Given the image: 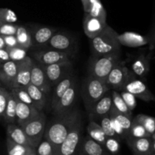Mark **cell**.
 I'll use <instances>...</instances> for the list:
<instances>
[{
  "label": "cell",
  "mask_w": 155,
  "mask_h": 155,
  "mask_svg": "<svg viewBox=\"0 0 155 155\" xmlns=\"http://www.w3.org/2000/svg\"><path fill=\"white\" fill-rule=\"evenodd\" d=\"M80 115L81 114L77 109H72L64 113L56 115L55 118L45 126L43 138L51 143L55 155H58L61 144L64 141Z\"/></svg>",
  "instance_id": "cell-1"
},
{
  "label": "cell",
  "mask_w": 155,
  "mask_h": 155,
  "mask_svg": "<svg viewBox=\"0 0 155 155\" xmlns=\"http://www.w3.org/2000/svg\"><path fill=\"white\" fill-rule=\"evenodd\" d=\"M118 33L110 26L92 39V49L94 56H101L120 53V44L117 40Z\"/></svg>",
  "instance_id": "cell-2"
},
{
  "label": "cell",
  "mask_w": 155,
  "mask_h": 155,
  "mask_svg": "<svg viewBox=\"0 0 155 155\" xmlns=\"http://www.w3.org/2000/svg\"><path fill=\"white\" fill-rule=\"evenodd\" d=\"M108 91L110 89L104 81L89 74L86 77L82 88V97L88 112L91 110L93 105Z\"/></svg>",
  "instance_id": "cell-3"
},
{
  "label": "cell",
  "mask_w": 155,
  "mask_h": 155,
  "mask_svg": "<svg viewBox=\"0 0 155 155\" xmlns=\"http://www.w3.org/2000/svg\"><path fill=\"white\" fill-rule=\"evenodd\" d=\"M120 62V53L94 56L89 65V74L104 81L110 71Z\"/></svg>",
  "instance_id": "cell-4"
},
{
  "label": "cell",
  "mask_w": 155,
  "mask_h": 155,
  "mask_svg": "<svg viewBox=\"0 0 155 155\" xmlns=\"http://www.w3.org/2000/svg\"><path fill=\"white\" fill-rule=\"evenodd\" d=\"M45 126L46 118L42 112L21 126L30 141V145L34 150L43 138Z\"/></svg>",
  "instance_id": "cell-5"
},
{
  "label": "cell",
  "mask_w": 155,
  "mask_h": 155,
  "mask_svg": "<svg viewBox=\"0 0 155 155\" xmlns=\"http://www.w3.org/2000/svg\"><path fill=\"white\" fill-rule=\"evenodd\" d=\"M83 138V120L80 115L75 125L61 144L58 155H78L80 141Z\"/></svg>",
  "instance_id": "cell-6"
},
{
  "label": "cell",
  "mask_w": 155,
  "mask_h": 155,
  "mask_svg": "<svg viewBox=\"0 0 155 155\" xmlns=\"http://www.w3.org/2000/svg\"><path fill=\"white\" fill-rule=\"evenodd\" d=\"M133 72L127 67L120 62L108 74L105 79V83L110 90L121 91L124 85L131 77Z\"/></svg>",
  "instance_id": "cell-7"
},
{
  "label": "cell",
  "mask_w": 155,
  "mask_h": 155,
  "mask_svg": "<svg viewBox=\"0 0 155 155\" xmlns=\"http://www.w3.org/2000/svg\"><path fill=\"white\" fill-rule=\"evenodd\" d=\"M122 91H127L140 100L145 102L154 101L155 97L145 82L137 78L134 74L128 79L122 88Z\"/></svg>",
  "instance_id": "cell-8"
},
{
  "label": "cell",
  "mask_w": 155,
  "mask_h": 155,
  "mask_svg": "<svg viewBox=\"0 0 155 155\" xmlns=\"http://www.w3.org/2000/svg\"><path fill=\"white\" fill-rule=\"evenodd\" d=\"M42 66L51 88H54L60 81L73 72V64L71 60Z\"/></svg>",
  "instance_id": "cell-9"
},
{
  "label": "cell",
  "mask_w": 155,
  "mask_h": 155,
  "mask_svg": "<svg viewBox=\"0 0 155 155\" xmlns=\"http://www.w3.org/2000/svg\"><path fill=\"white\" fill-rule=\"evenodd\" d=\"M33 59L40 65H49L71 60V54L54 50H42L32 53Z\"/></svg>",
  "instance_id": "cell-10"
},
{
  "label": "cell",
  "mask_w": 155,
  "mask_h": 155,
  "mask_svg": "<svg viewBox=\"0 0 155 155\" xmlns=\"http://www.w3.org/2000/svg\"><path fill=\"white\" fill-rule=\"evenodd\" d=\"M74 46V40L72 36L62 32L54 33L46 44L43 50H54L64 52L71 55V51Z\"/></svg>",
  "instance_id": "cell-11"
},
{
  "label": "cell",
  "mask_w": 155,
  "mask_h": 155,
  "mask_svg": "<svg viewBox=\"0 0 155 155\" xmlns=\"http://www.w3.org/2000/svg\"><path fill=\"white\" fill-rule=\"evenodd\" d=\"M33 62V59L27 56L22 61L18 62V71L11 89L16 88H26L27 85L30 84V72Z\"/></svg>",
  "instance_id": "cell-12"
},
{
  "label": "cell",
  "mask_w": 155,
  "mask_h": 155,
  "mask_svg": "<svg viewBox=\"0 0 155 155\" xmlns=\"http://www.w3.org/2000/svg\"><path fill=\"white\" fill-rule=\"evenodd\" d=\"M126 140L134 155H147L155 152V140L151 137H127Z\"/></svg>",
  "instance_id": "cell-13"
},
{
  "label": "cell",
  "mask_w": 155,
  "mask_h": 155,
  "mask_svg": "<svg viewBox=\"0 0 155 155\" xmlns=\"http://www.w3.org/2000/svg\"><path fill=\"white\" fill-rule=\"evenodd\" d=\"M33 86L43 92L45 95L48 94L51 90L49 81L47 78L43 66L38 62H33L30 72V83Z\"/></svg>",
  "instance_id": "cell-14"
},
{
  "label": "cell",
  "mask_w": 155,
  "mask_h": 155,
  "mask_svg": "<svg viewBox=\"0 0 155 155\" xmlns=\"http://www.w3.org/2000/svg\"><path fill=\"white\" fill-rule=\"evenodd\" d=\"M77 94V80L73 82L70 88L64 92V94L61 97L58 103L52 109L56 115L64 113L68 111L73 109L75 99Z\"/></svg>",
  "instance_id": "cell-15"
},
{
  "label": "cell",
  "mask_w": 155,
  "mask_h": 155,
  "mask_svg": "<svg viewBox=\"0 0 155 155\" xmlns=\"http://www.w3.org/2000/svg\"><path fill=\"white\" fill-rule=\"evenodd\" d=\"M107 25V20L91 16L89 14L85 13L83 30L86 36L91 40L99 34Z\"/></svg>",
  "instance_id": "cell-16"
},
{
  "label": "cell",
  "mask_w": 155,
  "mask_h": 155,
  "mask_svg": "<svg viewBox=\"0 0 155 155\" xmlns=\"http://www.w3.org/2000/svg\"><path fill=\"white\" fill-rule=\"evenodd\" d=\"M31 36L32 46L43 47L48 43L50 38L56 33V29L47 26H38L29 29Z\"/></svg>",
  "instance_id": "cell-17"
},
{
  "label": "cell",
  "mask_w": 155,
  "mask_h": 155,
  "mask_svg": "<svg viewBox=\"0 0 155 155\" xmlns=\"http://www.w3.org/2000/svg\"><path fill=\"white\" fill-rule=\"evenodd\" d=\"M112 106L111 91H108L101 99L98 100L89 112V120H95L109 113Z\"/></svg>",
  "instance_id": "cell-18"
},
{
  "label": "cell",
  "mask_w": 155,
  "mask_h": 155,
  "mask_svg": "<svg viewBox=\"0 0 155 155\" xmlns=\"http://www.w3.org/2000/svg\"><path fill=\"white\" fill-rule=\"evenodd\" d=\"M78 155H110L104 147L88 136H83L79 147Z\"/></svg>",
  "instance_id": "cell-19"
},
{
  "label": "cell",
  "mask_w": 155,
  "mask_h": 155,
  "mask_svg": "<svg viewBox=\"0 0 155 155\" xmlns=\"http://www.w3.org/2000/svg\"><path fill=\"white\" fill-rule=\"evenodd\" d=\"M18 71V62L13 61L0 63V82L8 88H12V83Z\"/></svg>",
  "instance_id": "cell-20"
},
{
  "label": "cell",
  "mask_w": 155,
  "mask_h": 155,
  "mask_svg": "<svg viewBox=\"0 0 155 155\" xmlns=\"http://www.w3.org/2000/svg\"><path fill=\"white\" fill-rule=\"evenodd\" d=\"M117 40L120 45L131 48L143 46L148 44L146 36L135 32H124L117 35Z\"/></svg>",
  "instance_id": "cell-21"
},
{
  "label": "cell",
  "mask_w": 155,
  "mask_h": 155,
  "mask_svg": "<svg viewBox=\"0 0 155 155\" xmlns=\"http://www.w3.org/2000/svg\"><path fill=\"white\" fill-rule=\"evenodd\" d=\"M152 52L148 54H141L135 59L131 65L132 72L136 77L145 78L150 71V62H151Z\"/></svg>",
  "instance_id": "cell-22"
},
{
  "label": "cell",
  "mask_w": 155,
  "mask_h": 155,
  "mask_svg": "<svg viewBox=\"0 0 155 155\" xmlns=\"http://www.w3.org/2000/svg\"><path fill=\"white\" fill-rule=\"evenodd\" d=\"M39 112H40L33 106L25 104L16 100V124L18 126H21L24 123L34 118Z\"/></svg>",
  "instance_id": "cell-23"
},
{
  "label": "cell",
  "mask_w": 155,
  "mask_h": 155,
  "mask_svg": "<svg viewBox=\"0 0 155 155\" xmlns=\"http://www.w3.org/2000/svg\"><path fill=\"white\" fill-rule=\"evenodd\" d=\"M6 132H7V138L12 140L13 142L32 147L27 135L20 126L17 124H8Z\"/></svg>",
  "instance_id": "cell-24"
},
{
  "label": "cell",
  "mask_w": 155,
  "mask_h": 155,
  "mask_svg": "<svg viewBox=\"0 0 155 155\" xmlns=\"http://www.w3.org/2000/svg\"><path fill=\"white\" fill-rule=\"evenodd\" d=\"M74 81H76V78L72 72L70 74H68V76H66L64 78L62 79L61 81H60L54 87V91H53L51 102V108H54V106H55L56 103H58V101L59 99L61 98V96L64 94L65 91L70 88V86L72 84L73 82H74Z\"/></svg>",
  "instance_id": "cell-25"
},
{
  "label": "cell",
  "mask_w": 155,
  "mask_h": 155,
  "mask_svg": "<svg viewBox=\"0 0 155 155\" xmlns=\"http://www.w3.org/2000/svg\"><path fill=\"white\" fill-rule=\"evenodd\" d=\"M25 88L31 98L34 107L38 111L42 112L46 103V95L31 84L27 85Z\"/></svg>",
  "instance_id": "cell-26"
},
{
  "label": "cell",
  "mask_w": 155,
  "mask_h": 155,
  "mask_svg": "<svg viewBox=\"0 0 155 155\" xmlns=\"http://www.w3.org/2000/svg\"><path fill=\"white\" fill-rule=\"evenodd\" d=\"M86 130H87L88 136L90 137L92 139L98 142V144L101 145L104 144L107 136L102 131L100 125L97 123L95 120H89Z\"/></svg>",
  "instance_id": "cell-27"
},
{
  "label": "cell",
  "mask_w": 155,
  "mask_h": 155,
  "mask_svg": "<svg viewBox=\"0 0 155 155\" xmlns=\"http://www.w3.org/2000/svg\"><path fill=\"white\" fill-rule=\"evenodd\" d=\"M17 42H18V46L21 47L23 49L28 50L29 49L32 47L31 42V36L29 29L22 25H18L16 33Z\"/></svg>",
  "instance_id": "cell-28"
},
{
  "label": "cell",
  "mask_w": 155,
  "mask_h": 155,
  "mask_svg": "<svg viewBox=\"0 0 155 155\" xmlns=\"http://www.w3.org/2000/svg\"><path fill=\"white\" fill-rule=\"evenodd\" d=\"M8 155H29L35 153V150L30 147L21 145L13 142L9 138H6Z\"/></svg>",
  "instance_id": "cell-29"
},
{
  "label": "cell",
  "mask_w": 155,
  "mask_h": 155,
  "mask_svg": "<svg viewBox=\"0 0 155 155\" xmlns=\"http://www.w3.org/2000/svg\"><path fill=\"white\" fill-rule=\"evenodd\" d=\"M111 97H112V106L115 108L117 111L121 113L124 114L127 116L132 118L133 116V111L130 110L124 101L123 98L121 97L119 91L111 90Z\"/></svg>",
  "instance_id": "cell-30"
},
{
  "label": "cell",
  "mask_w": 155,
  "mask_h": 155,
  "mask_svg": "<svg viewBox=\"0 0 155 155\" xmlns=\"http://www.w3.org/2000/svg\"><path fill=\"white\" fill-rule=\"evenodd\" d=\"M108 115H110V116H112L113 118H114L115 119H116V121L119 123L120 126L121 128L123 129V130L125 132L127 138V137L129 136V132H130V127H131L132 119H133L130 118V117L127 116V115H125L124 114L120 112L119 111L117 110L113 106L110 108Z\"/></svg>",
  "instance_id": "cell-31"
},
{
  "label": "cell",
  "mask_w": 155,
  "mask_h": 155,
  "mask_svg": "<svg viewBox=\"0 0 155 155\" xmlns=\"http://www.w3.org/2000/svg\"><path fill=\"white\" fill-rule=\"evenodd\" d=\"M3 119L8 124H16V100L11 93L8 98Z\"/></svg>",
  "instance_id": "cell-32"
},
{
  "label": "cell",
  "mask_w": 155,
  "mask_h": 155,
  "mask_svg": "<svg viewBox=\"0 0 155 155\" xmlns=\"http://www.w3.org/2000/svg\"><path fill=\"white\" fill-rule=\"evenodd\" d=\"M133 120L142 125L147 132L151 135L152 139L155 140V119L154 117L145 114H139L134 119H133Z\"/></svg>",
  "instance_id": "cell-33"
},
{
  "label": "cell",
  "mask_w": 155,
  "mask_h": 155,
  "mask_svg": "<svg viewBox=\"0 0 155 155\" xmlns=\"http://www.w3.org/2000/svg\"><path fill=\"white\" fill-rule=\"evenodd\" d=\"M10 93L13 96L14 98L18 101L25 103V104L30 105V106H33L31 98L25 88H12L11 89Z\"/></svg>",
  "instance_id": "cell-34"
},
{
  "label": "cell",
  "mask_w": 155,
  "mask_h": 155,
  "mask_svg": "<svg viewBox=\"0 0 155 155\" xmlns=\"http://www.w3.org/2000/svg\"><path fill=\"white\" fill-rule=\"evenodd\" d=\"M103 146L110 155H117L120 151V141L118 138L107 137Z\"/></svg>",
  "instance_id": "cell-35"
},
{
  "label": "cell",
  "mask_w": 155,
  "mask_h": 155,
  "mask_svg": "<svg viewBox=\"0 0 155 155\" xmlns=\"http://www.w3.org/2000/svg\"><path fill=\"white\" fill-rule=\"evenodd\" d=\"M6 50L8 53L10 60L13 61V62H19L27 56V50L20 46L10 47V48H6Z\"/></svg>",
  "instance_id": "cell-36"
},
{
  "label": "cell",
  "mask_w": 155,
  "mask_h": 155,
  "mask_svg": "<svg viewBox=\"0 0 155 155\" xmlns=\"http://www.w3.org/2000/svg\"><path fill=\"white\" fill-rule=\"evenodd\" d=\"M91 16L96 17L101 19L107 20V14L99 0H95L90 5L88 13Z\"/></svg>",
  "instance_id": "cell-37"
},
{
  "label": "cell",
  "mask_w": 155,
  "mask_h": 155,
  "mask_svg": "<svg viewBox=\"0 0 155 155\" xmlns=\"http://www.w3.org/2000/svg\"><path fill=\"white\" fill-rule=\"evenodd\" d=\"M128 137H133V138H144V137H151V135L147 132L145 128L138 123L137 122L132 119L131 127H130V132H129Z\"/></svg>",
  "instance_id": "cell-38"
},
{
  "label": "cell",
  "mask_w": 155,
  "mask_h": 155,
  "mask_svg": "<svg viewBox=\"0 0 155 155\" xmlns=\"http://www.w3.org/2000/svg\"><path fill=\"white\" fill-rule=\"evenodd\" d=\"M100 121H101V129L104 132V133L105 134V135L107 137H113V138H120L115 133L114 130L113 129L111 126V122H110V117H109L108 114H106V115H103L101 118H99Z\"/></svg>",
  "instance_id": "cell-39"
},
{
  "label": "cell",
  "mask_w": 155,
  "mask_h": 155,
  "mask_svg": "<svg viewBox=\"0 0 155 155\" xmlns=\"http://www.w3.org/2000/svg\"><path fill=\"white\" fill-rule=\"evenodd\" d=\"M36 155H55L54 148L48 140L42 138L35 149Z\"/></svg>",
  "instance_id": "cell-40"
},
{
  "label": "cell",
  "mask_w": 155,
  "mask_h": 155,
  "mask_svg": "<svg viewBox=\"0 0 155 155\" xmlns=\"http://www.w3.org/2000/svg\"><path fill=\"white\" fill-rule=\"evenodd\" d=\"M0 21L2 23L15 24L18 21V17L12 10L5 8H0Z\"/></svg>",
  "instance_id": "cell-41"
},
{
  "label": "cell",
  "mask_w": 155,
  "mask_h": 155,
  "mask_svg": "<svg viewBox=\"0 0 155 155\" xmlns=\"http://www.w3.org/2000/svg\"><path fill=\"white\" fill-rule=\"evenodd\" d=\"M120 94L121 97L123 98L124 101L125 102V103L127 104V106H128L129 109L131 111H133V109L136 108V105H137V102H136V97L134 95H133L130 93L127 92L125 91H120Z\"/></svg>",
  "instance_id": "cell-42"
},
{
  "label": "cell",
  "mask_w": 155,
  "mask_h": 155,
  "mask_svg": "<svg viewBox=\"0 0 155 155\" xmlns=\"http://www.w3.org/2000/svg\"><path fill=\"white\" fill-rule=\"evenodd\" d=\"M18 28V25L10 23H2L0 24V35L2 36H8L15 35Z\"/></svg>",
  "instance_id": "cell-43"
},
{
  "label": "cell",
  "mask_w": 155,
  "mask_h": 155,
  "mask_svg": "<svg viewBox=\"0 0 155 155\" xmlns=\"http://www.w3.org/2000/svg\"><path fill=\"white\" fill-rule=\"evenodd\" d=\"M9 94L10 92L5 88L0 87V118H3Z\"/></svg>",
  "instance_id": "cell-44"
},
{
  "label": "cell",
  "mask_w": 155,
  "mask_h": 155,
  "mask_svg": "<svg viewBox=\"0 0 155 155\" xmlns=\"http://www.w3.org/2000/svg\"><path fill=\"white\" fill-rule=\"evenodd\" d=\"M5 43L6 48H10V47L18 46V42L15 35H8V36H4Z\"/></svg>",
  "instance_id": "cell-45"
},
{
  "label": "cell",
  "mask_w": 155,
  "mask_h": 155,
  "mask_svg": "<svg viewBox=\"0 0 155 155\" xmlns=\"http://www.w3.org/2000/svg\"><path fill=\"white\" fill-rule=\"evenodd\" d=\"M9 60H10V58H9L8 53L6 48L0 49V63L8 62Z\"/></svg>",
  "instance_id": "cell-46"
},
{
  "label": "cell",
  "mask_w": 155,
  "mask_h": 155,
  "mask_svg": "<svg viewBox=\"0 0 155 155\" xmlns=\"http://www.w3.org/2000/svg\"><path fill=\"white\" fill-rule=\"evenodd\" d=\"M6 46L5 43L4 41V38L2 35H0V49H5Z\"/></svg>",
  "instance_id": "cell-47"
},
{
  "label": "cell",
  "mask_w": 155,
  "mask_h": 155,
  "mask_svg": "<svg viewBox=\"0 0 155 155\" xmlns=\"http://www.w3.org/2000/svg\"><path fill=\"white\" fill-rule=\"evenodd\" d=\"M147 155H155L154 153H149V154H147Z\"/></svg>",
  "instance_id": "cell-48"
},
{
  "label": "cell",
  "mask_w": 155,
  "mask_h": 155,
  "mask_svg": "<svg viewBox=\"0 0 155 155\" xmlns=\"http://www.w3.org/2000/svg\"><path fill=\"white\" fill-rule=\"evenodd\" d=\"M29 155H36V153H31V154H29Z\"/></svg>",
  "instance_id": "cell-49"
},
{
  "label": "cell",
  "mask_w": 155,
  "mask_h": 155,
  "mask_svg": "<svg viewBox=\"0 0 155 155\" xmlns=\"http://www.w3.org/2000/svg\"><path fill=\"white\" fill-rule=\"evenodd\" d=\"M2 24V22H1V21H0V24Z\"/></svg>",
  "instance_id": "cell-50"
},
{
  "label": "cell",
  "mask_w": 155,
  "mask_h": 155,
  "mask_svg": "<svg viewBox=\"0 0 155 155\" xmlns=\"http://www.w3.org/2000/svg\"><path fill=\"white\" fill-rule=\"evenodd\" d=\"M2 84H1V82H0V85H1Z\"/></svg>",
  "instance_id": "cell-51"
},
{
  "label": "cell",
  "mask_w": 155,
  "mask_h": 155,
  "mask_svg": "<svg viewBox=\"0 0 155 155\" xmlns=\"http://www.w3.org/2000/svg\"><path fill=\"white\" fill-rule=\"evenodd\" d=\"M81 1H83V0H81Z\"/></svg>",
  "instance_id": "cell-52"
}]
</instances>
